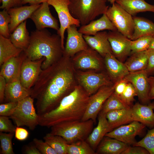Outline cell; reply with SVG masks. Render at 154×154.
I'll use <instances>...</instances> for the list:
<instances>
[{"label":"cell","instance_id":"obj_25","mask_svg":"<svg viewBox=\"0 0 154 154\" xmlns=\"http://www.w3.org/2000/svg\"><path fill=\"white\" fill-rule=\"evenodd\" d=\"M105 30H117L106 13L102 15L100 18L96 20H93L87 24L82 25L78 31L83 35L94 36L97 33Z\"/></svg>","mask_w":154,"mask_h":154},{"label":"cell","instance_id":"obj_13","mask_svg":"<svg viewBox=\"0 0 154 154\" xmlns=\"http://www.w3.org/2000/svg\"><path fill=\"white\" fill-rule=\"evenodd\" d=\"M45 60L43 57L32 60L26 57L21 67L20 80L25 88L31 89L37 81L42 70V64Z\"/></svg>","mask_w":154,"mask_h":154},{"label":"cell","instance_id":"obj_18","mask_svg":"<svg viewBox=\"0 0 154 154\" xmlns=\"http://www.w3.org/2000/svg\"><path fill=\"white\" fill-rule=\"evenodd\" d=\"M131 109L133 121L139 122L150 128L154 127V102L146 105L137 102Z\"/></svg>","mask_w":154,"mask_h":154},{"label":"cell","instance_id":"obj_5","mask_svg":"<svg viewBox=\"0 0 154 154\" xmlns=\"http://www.w3.org/2000/svg\"><path fill=\"white\" fill-rule=\"evenodd\" d=\"M106 2L105 0H70L69 8L72 16L83 25L106 13L109 7Z\"/></svg>","mask_w":154,"mask_h":154},{"label":"cell","instance_id":"obj_49","mask_svg":"<svg viewBox=\"0 0 154 154\" xmlns=\"http://www.w3.org/2000/svg\"><path fill=\"white\" fill-rule=\"evenodd\" d=\"M5 78L0 76V102L2 103L5 100V94L6 85Z\"/></svg>","mask_w":154,"mask_h":154},{"label":"cell","instance_id":"obj_6","mask_svg":"<svg viewBox=\"0 0 154 154\" xmlns=\"http://www.w3.org/2000/svg\"><path fill=\"white\" fill-rule=\"evenodd\" d=\"M34 100L29 96L18 102L10 117L17 127L26 126L33 130L39 125V116L34 106Z\"/></svg>","mask_w":154,"mask_h":154},{"label":"cell","instance_id":"obj_35","mask_svg":"<svg viewBox=\"0 0 154 154\" xmlns=\"http://www.w3.org/2000/svg\"><path fill=\"white\" fill-rule=\"evenodd\" d=\"M67 154H96L95 151L86 140L68 144Z\"/></svg>","mask_w":154,"mask_h":154},{"label":"cell","instance_id":"obj_17","mask_svg":"<svg viewBox=\"0 0 154 154\" xmlns=\"http://www.w3.org/2000/svg\"><path fill=\"white\" fill-rule=\"evenodd\" d=\"M100 55L97 52L90 47L76 54L73 56V62L79 69L99 70L102 67Z\"/></svg>","mask_w":154,"mask_h":154},{"label":"cell","instance_id":"obj_36","mask_svg":"<svg viewBox=\"0 0 154 154\" xmlns=\"http://www.w3.org/2000/svg\"><path fill=\"white\" fill-rule=\"evenodd\" d=\"M15 133H7L0 132L1 154H14L12 144V139Z\"/></svg>","mask_w":154,"mask_h":154},{"label":"cell","instance_id":"obj_21","mask_svg":"<svg viewBox=\"0 0 154 154\" xmlns=\"http://www.w3.org/2000/svg\"><path fill=\"white\" fill-rule=\"evenodd\" d=\"M26 57L23 51L19 56L10 58L1 66L0 76L5 78L7 83L20 77L21 66Z\"/></svg>","mask_w":154,"mask_h":154},{"label":"cell","instance_id":"obj_8","mask_svg":"<svg viewBox=\"0 0 154 154\" xmlns=\"http://www.w3.org/2000/svg\"><path fill=\"white\" fill-rule=\"evenodd\" d=\"M115 85L106 86L100 88L90 96L85 113L81 120L92 119L95 123L102 106L107 99L114 92Z\"/></svg>","mask_w":154,"mask_h":154},{"label":"cell","instance_id":"obj_53","mask_svg":"<svg viewBox=\"0 0 154 154\" xmlns=\"http://www.w3.org/2000/svg\"><path fill=\"white\" fill-rule=\"evenodd\" d=\"M148 49H154V35H153Z\"/></svg>","mask_w":154,"mask_h":154},{"label":"cell","instance_id":"obj_50","mask_svg":"<svg viewBox=\"0 0 154 154\" xmlns=\"http://www.w3.org/2000/svg\"><path fill=\"white\" fill-rule=\"evenodd\" d=\"M24 153L26 154H41L33 143L25 147Z\"/></svg>","mask_w":154,"mask_h":154},{"label":"cell","instance_id":"obj_22","mask_svg":"<svg viewBox=\"0 0 154 154\" xmlns=\"http://www.w3.org/2000/svg\"><path fill=\"white\" fill-rule=\"evenodd\" d=\"M106 114L100 112L98 116L97 126L93 128L86 141L95 151L106 135L112 131Z\"/></svg>","mask_w":154,"mask_h":154},{"label":"cell","instance_id":"obj_15","mask_svg":"<svg viewBox=\"0 0 154 154\" xmlns=\"http://www.w3.org/2000/svg\"><path fill=\"white\" fill-rule=\"evenodd\" d=\"M49 5L47 2L41 4L33 13L30 18L34 23L37 30L50 28L58 32L60 29L58 21L51 14Z\"/></svg>","mask_w":154,"mask_h":154},{"label":"cell","instance_id":"obj_24","mask_svg":"<svg viewBox=\"0 0 154 154\" xmlns=\"http://www.w3.org/2000/svg\"><path fill=\"white\" fill-rule=\"evenodd\" d=\"M31 89H28L22 84L20 77L6 83L5 100L7 102H18L31 95Z\"/></svg>","mask_w":154,"mask_h":154},{"label":"cell","instance_id":"obj_37","mask_svg":"<svg viewBox=\"0 0 154 154\" xmlns=\"http://www.w3.org/2000/svg\"><path fill=\"white\" fill-rule=\"evenodd\" d=\"M153 35L143 36L131 41V54L148 49Z\"/></svg>","mask_w":154,"mask_h":154},{"label":"cell","instance_id":"obj_14","mask_svg":"<svg viewBox=\"0 0 154 154\" xmlns=\"http://www.w3.org/2000/svg\"><path fill=\"white\" fill-rule=\"evenodd\" d=\"M108 35L112 54L119 60H123L131 54V40L117 30L109 31Z\"/></svg>","mask_w":154,"mask_h":154},{"label":"cell","instance_id":"obj_3","mask_svg":"<svg viewBox=\"0 0 154 154\" xmlns=\"http://www.w3.org/2000/svg\"><path fill=\"white\" fill-rule=\"evenodd\" d=\"M23 51L26 57L32 60L44 57L41 66L43 70L59 60L63 56L64 50L60 35L52 34L44 29L31 32L29 45Z\"/></svg>","mask_w":154,"mask_h":154},{"label":"cell","instance_id":"obj_11","mask_svg":"<svg viewBox=\"0 0 154 154\" xmlns=\"http://www.w3.org/2000/svg\"><path fill=\"white\" fill-rule=\"evenodd\" d=\"M145 127L139 122L134 121L114 129L105 136L117 139L129 145H133L137 142L136 136L142 133Z\"/></svg>","mask_w":154,"mask_h":154},{"label":"cell","instance_id":"obj_31","mask_svg":"<svg viewBox=\"0 0 154 154\" xmlns=\"http://www.w3.org/2000/svg\"><path fill=\"white\" fill-rule=\"evenodd\" d=\"M146 50L131 54L130 56L124 63L129 72H135L147 69L148 60Z\"/></svg>","mask_w":154,"mask_h":154},{"label":"cell","instance_id":"obj_23","mask_svg":"<svg viewBox=\"0 0 154 154\" xmlns=\"http://www.w3.org/2000/svg\"><path fill=\"white\" fill-rule=\"evenodd\" d=\"M83 37L88 46L101 56L104 57L107 54H112L106 31L98 32L94 36L83 35Z\"/></svg>","mask_w":154,"mask_h":154},{"label":"cell","instance_id":"obj_40","mask_svg":"<svg viewBox=\"0 0 154 154\" xmlns=\"http://www.w3.org/2000/svg\"><path fill=\"white\" fill-rule=\"evenodd\" d=\"M11 21L10 17L7 10L3 9L0 12V35L9 38L10 33L9 26Z\"/></svg>","mask_w":154,"mask_h":154},{"label":"cell","instance_id":"obj_26","mask_svg":"<svg viewBox=\"0 0 154 154\" xmlns=\"http://www.w3.org/2000/svg\"><path fill=\"white\" fill-rule=\"evenodd\" d=\"M129 146L117 139L105 136L95 152L96 154H122Z\"/></svg>","mask_w":154,"mask_h":154},{"label":"cell","instance_id":"obj_45","mask_svg":"<svg viewBox=\"0 0 154 154\" xmlns=\"http://www.w3.org/2000/svg\"><path fill=\"white\" fill-rule=\"evenodd\" d=\"M122 154H149L144 148L140 146L129 145Z\"/></svg>","mask_w":154,"mask_h":154},{"label":"cell","instance_id":"obj_10","mask_svg":"<svg viewBox=\"0 0 154 154\" xmlns=\"http://www.w3.org/2000/svg\"><path fill=\"white\" fill-rule=\"evenodd\" d=\"M78 72L77 77L80 85L90 96L96 93L103 86L114 84L108 77L102 73L92 71Z\"/></svg>","mask_w":154,"mask_h":154},{"label":"cell","instance_id":"obj_44","mask_svg":"<svg viewBox=\"0 0 154 154\" xmlns=\"http://www.w3.org/2000/svg\"><path fill=\"white\" fill-rule=\"evenodd\" d=\"M22 0H0L2 5L0 8L8 10L9 9L22 6Z\"/></svg>","mask_w":154,"mask_h":154},{"label":"cell","instance_id":"obj_38","mask_svg":"<svg viewBox=\"0 0 154 154\" xmlns=\"http://www.w3.org/2000/svg\"><path fill=\"white\" fill-rule=\"evenodd\" d=\"M133 146L142 147L146 149L149 154H154V127L148 130L145 137Z\"/></svg>","mask_w":154,"mask_h":154},{"label":"cell","instance_id":"obj_39","mask_svg":"<svg viewBox=\"0 0 154 154\" xmlns=\"http://www.w3.org/2000/svg\"><path fill=\"white\" fill-rule=\"evenodd\" d=\"M136 96L137 94L135 88L131 83L128 82L124 91L119 97L126 105L131 107Z\"/></svg>","mask_w":154,"mask_h":154},{"label":"cell","instance_id":"obj_30","mask_svg":"<svg viewBox=\"0 0 154 154\" xmlns=\"http://www.w3.org/2000/svg\"><path fill=\"white\" fill-rule=\"evenodd\" d=\"M26 23V20L18 25L10 34L9 38L16 47L23 51L27 48L30 40V35L27 29Z\"/></svg>","mask_w":154,"mask_h":154},{"label":"cell","instance_id":"obj_43","mask_svg":"<svg viewBox=\"0 0 154 154\" xmlns=\"http://www.w3.org/2000/svg\"><path fill=\"white\" fill-rule=\"evenodd\" d=\"M18 102H9L0 105V116L10 117L14 112Z\"/></svg>","mask_w":154,"mask_h":154},{"label":"cell","instance_id":"obj_47","mask_svg":"<svg viewBox=\"0 0 154 154\" xmlns=\"http://www.w3.org/2000/svg\"><path fill=\"white\" fill-rule=\"evenodd\" d=\"M146 51L148 62L146 70L149 74L154 71V49H148Z\"/></svg>","mask_w":154,"mask_h":154},{"label":"cell","instance_id":"obj_34","mask_svg":"<svg viewBox=\"0 0 154 154\" xmlns=\"http://www.w3.org/2000/svg\"><path fill=\"white\" fill-rule=\"evenodd\" d=\"M130 108L124 104L114 92L106 101L100 112L106 114L111 111Z\"/></svg>","mask_w":154,"mask_h":154},{"label":"cell","instance_id":"obj_12","mask_svg":"<svg viewBox=\"0 0 154 154\" xmlns=\"http://www.w3.org/2000/svg\"><path fill=\"white\" fill-rule=\"evenodd\" d=\"M149 74L146 69L129 72L124 78L131 83L136 91L137 96L141 104H148L150 103L149 97Z\"/></svg>","mask_w":154,"mask_h":154},{"label":"cell","instance_id":"obj_20","mask_svg":"<svg viewBox=\"0 0 154 154\" xmlns=\"http://www.w3.org/2000/svg\"><path fill=\"white\" fill-rule=\"evenodd\" d=\"M105 62L110 78L115 84L123 79L129 73L124 63L111 53L104 57Z\"/></svg>","mask_w":154,"mask_h":154},{"label":"cell","instance_id":"obj_32","mask_svg":"<svg viewBox=\"0 0 154 154\" xmlns=\"http://www.w3.org/2000/svg\"><path fill=\"white\" fill-rule=\"evenodd\" d=\"M23 51L16 47L9 38L0 35V65L13 57L19 56Z\"/></svg>","mask_w":154,"mask_h":154},{"label":"cell","instance_id":"obj_9","mask_svg":"<svg viewBox=\"0 0 154 154\" xmlns=\"http://www.w3.org/2000/svg\"><path fill=\"white\" fill-rule=\"evenodd\" d=\"M70 0H49L47 2L52 6L57 13L60 23V29L57 34L60 37L62 47L64 50V33L68 27L75 25L80 26L79 21L74 18L71 14L69 6Z\"/></svg>","mask_w":154,"mask_h":154},{"label":"cell","instance_id":"obj_54","mask_svg":"<svg viewBox=\"0 0 154 154\" xmlns=\"http://www.w3.org/2000/svg\"><path fill=\"white\" fill-rule=\"evenodd\" d=\"M106 1H108L109 2H110V3L112 4L116 2V0H105Z\"/></svg>","mask_w":154,"mask_h":154},{"label":"cell","instance_id":"obj_1","mask_svg":"<svg viewBox=\"0 0 154 154\" xmlns=\"http://www.w3.org/2000/svg\"><path fill=\"white\" fill-rule=\"evenodd\" d=\"M70 57L63 55L58 60L42 70L31 89V96L36 100L38 116L56 108L62 99L74 89V76Z\"/></svg>","mask_w":154,"mask_h":154},{"label":"cell","instance_id":"obj_2","mask_svg":"<svg viewBox=\"0 0 154 154\" xmlns=\"http://www.w3.org/2000/svg\"><path fill=\"white\" fill-rule=\"evenodd\" d=\"M90 96L80 85L64 96L56 108L39 116V125L48 128L67 121L81 120Z\"/></svg>","mask_w":154,"mask_h":154},{"label":"cell","instance_id":"obj_46","mask_svg":"<svg viewBox=\"0 0 154 154\" xmlns=\"http://www.w3.org/2000/svg\"><path fill=\"white\" fill-rule=\"evenodd\" d=\"M128 82L124 78L114 84L115 87L114 93L118 97L123 93L126 87Z\"/></svg>","mask_w":154,"mask_h":154},{"label":"cell","instance_id":"obj_48","mask_svg":"<svg viewBox=\"0 0 154 154\" xmlns=\"http://www.w3.org/2000/svg\"><path fill=\"white\" fill-rule=\"evenodd\" d=\"M15 134L16 138L19 141L26 140L29 135V133L27 130L19 127H17Z\"/></svg>","mask_w":154,"mask_h":154},{"label":"cell","instance_id":"obj_4","mask_svg":"<svg viewBox=\"0 0 154 154\" xmlns=\"http://www.w3.org/2000/svg\"><path fill=\"white\" fill-rule=\"evenodd\" d=\"M94 123L91 119L63 122L51 127L50 133L62 137L70 144L86 140L93 129Z\"/></svg>","mask_w":154,"mask_h":154},{"label":"cell","instance_id":"obj_19","mask_svg":"<svg viewBox=\"0 0 154 154\" xmlns=\"http://www.w3.org/2000/svg\"><path fill=\"white\" fill-rule=\"evenodd\" d=\"M40 5L21 6L12 8L7 10L11 19L9 26L10 33H12L22 23L30 18L33 13Z\"/></svg>","mask_w":154,"mask_h":154},{"label":"cell","instance_id":"obj_33","mask_svg":"<svg viewBox=\"0 0 154 154\" xmlns=\"http://www.w3.org/2000/svg\"><path fill=\"white\" fill-rule=\"evenodd\" d=\"M43 139L44 141L55 151L57 154H67V147L68 144L62 137L49 133L44 137Z\"/></svg>","mask_w":154,"mask_h":154},{"label":"cell","instance_id":"obj_41","mask_svg":"<svg viewBox=\"0 0 154 154\" xmlns=\"http://www.w3.org/2000/svg\"><path fill=\"white\" fill-rule=\"evenodd\" d=\"M33 143L41 154H57L55 151L45 141L35 138L33 139Z\"/></svg>","mask_w":154,"mask_h":154},{"label":"cell","instance_id":"obj_27","mask_svg":"<svg viewBox=\"0 0 154 154\" xmlns=\"http://www.w3.org/2000/svg\"><path fill=\"white\" fill-rule=\"evenodd\" d=\"M115 2L132 16L141 12L154 13V5L149 4L145 0H116Z\"/></svg>","mask_w":154,"mask_h":154},{"label":"cell","instance_id":"obj_29","mask_svg":"<svg viewBox=\"0 0 154 154\" xmlns=\"http://www.w3.org/2000/svg\"><path fill=\"white\" fill-rule=\"evenodd\" d=\"M134 31L131 40L145 36L154 35V23L144 17L134 16Z\"/></svg>","mask_w":154,"mask_h":154},{"label":"cell","instance_id":"obj_7","mask_svg":"<svg viewBox=\"0 0 154 154\" xmlns=\"http://www.w3.org/2000/svg\"><path fill=\"white\" fill-rule=\"evenodd\" d=\"M106 13L117 31L131 40L134 31L133 16L116 2Z\"/></svg>","mask_w":154,"mask_h":154},{"label":"cell","instance_id":"obj_52","mask_svg":"<svg viewBox=\"0 0 154 154\" xmlns=\"http://www.w3.org/2000/svg\"><path fill=\"white\" fill-rule=\"evenodd\" d=\"M49 0H22V5L27 3L30 5H39L43 3L47 2Z\"/></svg>","mask_w":154,"mask_h":154},{"label":"cell","instance_id":"obj_28","mask_svg":"<svg viewBox=\"0 0 154 154\" xmlns=\"http://www.w3.org/2000/svg\"><path fill=\"white\" fill-rule=\"evenodd\" d=\"M106 116L112 130L133 121L131 116V108L110 111L106 114Z\"/></svg>","mask_w":154,"mask_h":154},{"label":"cell","instance_id":"obj_42","mask_svg":"<svg viewBox=\"0 0 154 154\" xmlns=\"http://www.w3.org/2000/svg\"><path fill=\"white\" fill-rule=\"evenodd\" d=\"M17 126L14 125L8 117L0 116V131L15 133Z\"/></svg>","mask_w":154,"mask_h":154},{"label":"cell","instance_id":"obj_51","mask_svg":"<svg viewBox=\"0 0 154 154\" xmlns=\"http://www.w3.org/2000/svg\"><path fill=\"white\" fill-rule=\"evenodd\" d=\"M148 81L149 85V97L151 100L154 99V77L149 76Z\"/></svg>","mask_w":154,"mask_h":154},{"label":"cell","instance_id":"obj_16","mask_svg":"<svg viewBox=\"0 0 154 154\" xmlns=\"http://www.w3.org/2000/svg\"><path fill=\"white\" fill-rule=\"evenodd\" d=\"M77 27L75 25H72L66 29L67 36L63 55L70 58L89 47L83 35L78 32Z\"/></svg>","mask_w":154,"mask_h":154}]
</instances>
